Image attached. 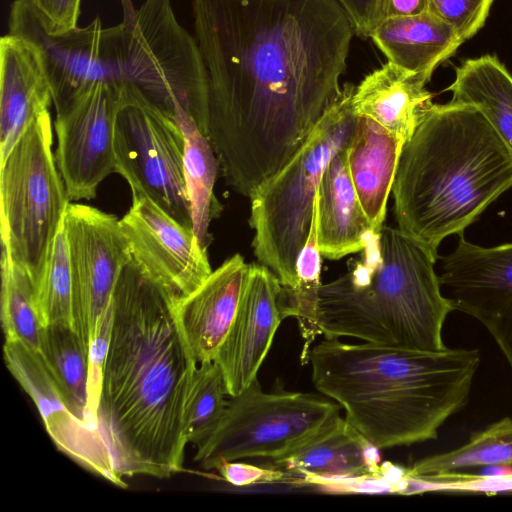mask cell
Returning <instances> with one entry per match:
<instances>
[{"label":"cell","mask_w":512,"mask_h":512,"mask_svg":"<svg viewBox=\"0 0 512 512\" xmlns=\"http://www.w3.org/2000/svg\"><path fill=\"white\" fill-rule=\"evenodd\" d=\"M354 89L351 84L342 87L301 147L250 198L254 255L283 287L297 284V257L310 232L324 169L352 137L357 120L352 106Z\"/></svg>","instance_id":"6"},{"label":"cell","mask_w":512,"mask_h":512,"mask_svg":"<svg viewBox=\"0 0 512 512\" xmlns=\"http://www.w3.org/2000/svg\"><path fill=\"white\" fill-rule=\"evenodd\" d=\"M224 375L215 362L199 363L189 388L184 433L188 444L198 447L215 430L228 401Z\"/></svg>","instance_id":"31"},{"label":"cell","mask_w":512,"mask_h":512,"mask_svg":"<svg viewBox=\"0 0 512 512\" xmlns=\"http://www.w3.org/2000/svg\"><path fill=\"white\" fill-rule=\"evenodd\" d=\"M281 283L262 264H249L246 285L230 331L214 361L224 375L227 393L235 396L253 380L271 347L280 322Z\"/></svg>","instance_id":"17"},{"label":"cell","mask_w":512,"mask_h":512,"mask_svg":"<svg viewBox=\"0 0 512 512\" xmlns=\"http://www.w3.org/2000/svg\"><path fill=\"white\" fill-rule=\"evenodd\" d=\"M52 140L46 111L30 123L0 163L2 247L35 283L70 203Z\"/></svg>","instance_id":"7"},{"label":"cell","mask_w":512,"mask_h":512,"mask_svg":"<svg viewBox=\"0 0 512 512\" xmlns=\"http://www.w3.org/2000/svg\"><path fill=\"white\" fill-rule=\"evenodd\" d=\"M208 77L206 136L251 198L338 99L354 29L336 0H192Z\"/></svg>","instance_id":"1"},{"label":"cell","mask_w":512,"mask_h":512,"mask_svg":"<svg viewBox=\"0 0 512 512\" xmlns=\"http://www.w3.org/2000/svg\"><path fill=\"white\" fill-rule=\"evenodd\" d=\"M129 34L130 83L175 115L183 108L206 135L208 77L195 37L182 27L171 0H122Z\"/></svg>","instance_id":"9"},{"label":"cell","mask_w":512,"mask_h":512,"mask_svg":"<svg viewBox=\"0 0 512 512\" xmlns=\"http://www.w3.org/2000/svg\"><path fill=\"white\" fill-rule=\"evenodd\" d=\"M441 260L443 294L487 329L512 369V243L482 247L460 236Z\"/></svg>","instance_id":"14"},{"label":"cell","mask_w":512,"mask_h":512,"mask_svg":"<svg viewBox=\"0 0 512 512\" xmlns=\"http://www.w3.org/2000/svg\"><path fill=\"white\" fill-rule=\"evenodd\" d=\"M318 194V192H317ZM321 252L318 244V195L313 208L312 223L307 240L296 262L297 284L294 288L281 285L279 305L284 318L296 317L301 335L305 340L302 361L308 359L309 346L318 333L315 327V311L321 286Z\"/></svg>","instance_id":"30"},{"label":"cell","mask_w":512,"mask_h":512,"mask_svg":"<svg viewBox=\"0 0 512 512\" xmlns=\"http://www.w3.org/2000/svg\"><path fill=\"white\" fill-rule=\"evenodd\" d=\"M50 86L39 55L25 39L0 40V163L30 123L49 111Z\"/></svg>","instance_id":"19"},{"label":"cell","mask_w":512,"mask_h":512,"mask_svg":"<svg viewBox=\"0 0 512 512\" xmlns=\"http://www.w3.org/2000/svg\"><path fill=\"white\" fill-rule=\"evenodd\" d=\"M348 144L328 162L317 194L319 249L332 260L363 250L374 234L350 177Z\"/></svg>","instance_id":"23"},{"label":"cell","mask_w":512,"mask_h":512,"mask_svg":"<svg viewBox=\"0 0 512 512\" xmlns=\"http://www.w3.org/2000/svg\"><path fill=\"white\" fill-rule=\"evenodd\" d=\"M430 78L387 61L364 77L355 87L352 106L404 142L434 104L426 89Z\"/></svg>","instance_id":"22"},{"label":"cell","mask_w":512,"mask_h":512,"mask_svg":"<svg viewBox=\"0 0 512 512\" xmlns=\"http://www.w3.org/2000/svg\"><path fill=\"white\" fill-rule=\"evenodd\" d=\"M217 470L225 481L234 486L285 481L290 475L282 469L263 468L236 461L223 462Z\"/></svg>","instance_id":"35"},{"label":"cell","mask_w":512,"mask_h":512,"mask_svg":"<svg viewBox=\"0 0 512 512\" xmlns=\"http://www.w3.org/2000/svg\"><path fill=\"white\" fill-rule=\"evenodd\" d=\"M350 20L354 32L369 38L374 28L384 18L385 0H336Z\"/></svg>","instance_id":"36"},{"label":"cell","mask_w":512,"mask_h":512,"mask_svg":"<svg viewBox=\"0 0 512 512\" xmlns=\"http://www.w3.org/2000/svg\"><path fill=\"white\" fill-rule=\"evenodd\" d=\"M511 187L512 153L483 114L466 103L433 104L398 160V228L437 252Z\"/></svg>","instance_id":"4"},{"label":"cell","mask_w":512,"mask_h":512,"mask_svg":"<svg viewBox=\"0 0 512 512\" xmlns=\"http://www.w3.org/2000/svg\"><path fill=\"white\" fill-rule=\"evenodd\" d=\"M177 297L133 257L112 294L98 427L122 481L183 470L185 408L198 363L177 322Z\"/></svg>","instance_id":"2"},{"label":"cell","mask_w":512,"mask_h":512,"mask_svg":"<svg viewBox=\"0 0 512 512\" xmlns=\"http://www.w3.org/2000/svg\"><path fill=\"white\" fill-rule=\"evenodd\" d=\"M36 303L43 326H73L72 277L63 223L49 247L43 269L36 282Z\"/></svg>","instance_id":"32"},{"label":"cell","mask_w":512,"mask_h":512,"mask_svg":"<svg viewBox=\"0 0 512 512\" xmlns=\"http://www.w3.org/2000/svg\"><path fill=\"white\" fill-rule=\"evenodd\" d=\"M499 464L512 465L510 417L471 434L458 448L420 459L406 469V476L415 481H427L470 468Z\"/></svg>","instance_id":"28"},{"label":"cell","mask_w":512,"mask_h":512,"mask_svg":"<svg viewBox=\"0 0 512 512\" xmlns=\"http://www.w3.org/2000/svg\"><path fill=\"white\" fill-rule=\"evenodd\" d=\"M63 225L72 277L73 326L89 355L98 322L132 254L120 219L113 214L70 202Z\"/></svg>","instance_id":"12"},{"label":"cell","mask_w":512,"mask_h":512,"mask_svg":"<svg viewBox=\"0 0 512 512\" xmlns=\"http://www.w3.org/2000/svg\"><path fill=\"white\" fill-rule=\"evenodd\" d=\"M114 156L115 172L129 184L132 199L147 197L192 228L183 172V132L174 114L132 83L120 87Z\"/></svg>","instance_id":"10"},{"label":"cell","mask_w":512,"mask_h":512,"mask_svg":"<svg viewBox=\"0 0 512 512\" xmlns=\"http://www.w3.org/2000/svg\"><path fill=\"white\" fill-rule=\"evenodd\" d=\"M38 352L69 410L93 429L88 419L89 355L74 327L43 326Z\"/></svg>","instance_id":"27"},{"label":"cell","mask_w":512,"mask_h":512,"mask_svg":"<svg viewBox=\"0 0 512 512\" xmlns=\"http://www.w3.org/2000/svg\"><path fill=\"white\" fill-rule=\"evenodd\" d=\"M111 302L101 316L89 351L88 419L90 426L99 432L98 406L101 394L103 367L111 334ZM100 433V432H99Z\"/></svg>","instance_id":"34"},{"label":"cell","mask_w":512,"mask_h":512,"mask_svg":"<svg viewBox=\"0 0 512 512\" xmlns=\"http://www.w3.org/2000/svg\"><path fill=\"white\" fill-rule=\"evenodd\" d=\"M175 116L184 135L183 172L190 203L192 229L200 243L207 248L210 242L209 225L221 212L214 194L219 161L205 134L193 118L181 107Z\"/></svg>","instance_id":"26"},{"label":"cell","mask_w":512,"mask_h":512,"mask_svg":"<svg viewBox=\"0 0 512 512\" xmlns=\"http://www.w3.org/2000/svg\"><path fill=\"white\" fill-rule=\"evenodd\" d=\"M492 3L493 0H429V11L449 24L465 42L483 27Z\"/></svg>","instance_id":"33"},{"label":"cell","mask_w":512,"mask_h":512,"mask_svg":"<svg viewBox=\"0 0 512 512\" xmlns=\"http://www.w3.org/2000/svg\"><path fill=\"white\" fill-rule=\"evenodd\" d=\"M122 85L98 83L56 111L55 161L70 200L95 198L115 171L114 127Z\"/></svg>","instance_id":"13"},{"label":"cell","mask_w":512,"mask_h":512,"mask_svg":"<svg viewBox=\"0 0 512 512\" xmlns=\"http://www.w3.org/2000/svg\"><path fill=\"white\" fill-rule=\"evenodd\" d=\"M337 279L321 284L315 327L325 338L442 351L454 311L435 271L437 252L399 228L382 227L372 252Z\"/></svg>","instance_id":"5"},{"label":"cell","mask_w":512,"mask_h":512,"mask_svg":"<svg viewBox=\"0 0 512 512\" xmlns=\"http://www.w3.org/2000/svg\"><path fill=\"white\" fill-rule=\"evenodd\" d=\"M52 32H62L77 26L81 0H32Z\"/></svg>","instance_id":"37"},{"label":"cell","mask_w":512,"mask_h":512,"mask_svg":"<svg viewBox=\"0 0 512 512\" xmlns=\"http://www.w3.org/2000/svg\"><path fill=\"white\" fill-rule=\"evenodd\" d=\"M249 264L235 254L192 293L177 297L175 313L190 352L199 364L215 359L238 311Z\"/></svg>","instance_id":"18"},{"label":"cell","mask_w":512,"mask_h":512,"mask_svg":"<svg viewBox=\"0 0 512 512\" xmlns=\"http://www.w3.org/2000/svg\"><path fill=\"white\" fill-rule=\"evenodd\" d=\"M315 388L378 449L436 439L468 403L477 348L423 351L325 338L308 354Z\"/></svg>","instance_id":"3"},{"label":"cell","mask_w":512,"mask_h":512,"mask_svg":"<svg viewBox=\"0 0 512 512\" xmlns=\"http://www.w3.org/2000/svg\"><path fill=\"white\" fill-rule=\"evenodd\" d=\"M378 448L338 416L284 457L273 467L303 477L304 482L355 477L379 467Z\"/></svg>","instance_id":"20"},{"label":"cell","mask_w":512,"mask_h":512,"mask_svg":"<svg viewBox=\"0 0 512 512\" xmlns=\"http://www.w3.org/2000/svg\"><path fill=\"white\" fill-rule=\"evenodd\" d=\"M0 316L5 340H20L39 350L43 325L36 303V283L31 274L1 249Z\"/></svg>","instance_id":"29"},{"label":"cell","mask_w":512,"mask_h":512,"mask_svg":"<svg viewBox=\"0 0 512 512\" xmlns=\"http://www.w3.org/2000/svg\"><path fill=\"white\" fill-rule=\"evenodd\" d=\"M369 38L389 62L430 79L463 43L449 24L430 11L383 18Z\"/></svg>","instance_id":"24"},{"label":"cell","mask_w":512,"mask_h":512,"mask_svg":"<svg viewBox=\"0 0 512 512\" xmlns=\"http://www.w3.org/2000/svg\"><path fill=\"white\" fill-rule=\"evenodd\" d=\"M132 257L178 297L196 290L212 273L207 248L147 197L132 199L120 219Z\"/></svg>","instance_id":"15"},{"label":"cell","mask_w":512,"mask_h":512,"mask_svg":"<svg viewBox=\"0 0 512 512\" xmlns=\"http://www.w3.org/2000/svg\"><path fill=\"white\" fill-rule=\"evenodd\" d=\"M429 11V0H385L384 18L415 16Z\"/></svg>","instance_id":"38"},{"label":"cell","mask_w":512,"mask_h":512,"mask_svg":"<svg viewBox=\"0 0 512 512\" xmlns=\"http://www.w3.org/2000/svg\"><path fill=\"white\" fill-rule=\"evenodd\" d=\"M340 405L318 395L266 393L256 378L230 396L211 435L197 448L194 461L206 469L245 458L278 460L339 416Z\"/></svg>","instance_id":"8"},{"label":"cell","mask_w":512,"mask_h":512,"mask_svg":"<svg viewBox=\"0 0 512 512\" xmlns=\"http://www.w3.org/2000/svg\"><path fill=\"white\" fill-rule=\"evenodd\" d=\"M4 361L34 401L58 450L77 464L122 488L101 434L81 422L67 407L39 352L20 340H5Z\"/></svg>","instance_id":"16"},{"label":"cell","mask_w":512,"mask_h":512,"mask_svg":"<svg viewBox=\"0 0 512 512\" xmlns=\"http://www.w3.org/2000/svg\"><path fill=\"white\" fill-rule=\"evenodd\" d=\"M404 141L373 119L357 115L347 147L348 169L374 234L386 217L387 201Z\"/></svg>","instance_id":"21"},{"label":"cell","mask_w":512,"mask_h":512,"mask_svg":"<svg viewBox=\"0 0 512 512\" xmlns=\"http://www.w3.org/2000/svg\"><path fill=\"white\" fill-rule=\"evenodd\" d=\"M8 28L36 49L56 111L98 83H130L128 29L124 21L104 28L96 17L85 27L52 32L32 0H14Z\"/></svg>","instance_id":"11"},{"label":"cell","mask_w":512,"mask_h":512,"mask_svg":"<svg viewBox=\"0 0 512 512\" xmlns=\"http://www.w3.org/2000/svg\"><path fill=\"white\" fill-rule=\"evenodd\" d=\"M447 90L451 101L476 107L512 153V75L497 57L466 59Z\"/></svg>","instance_id":"25"}]
</instances>
